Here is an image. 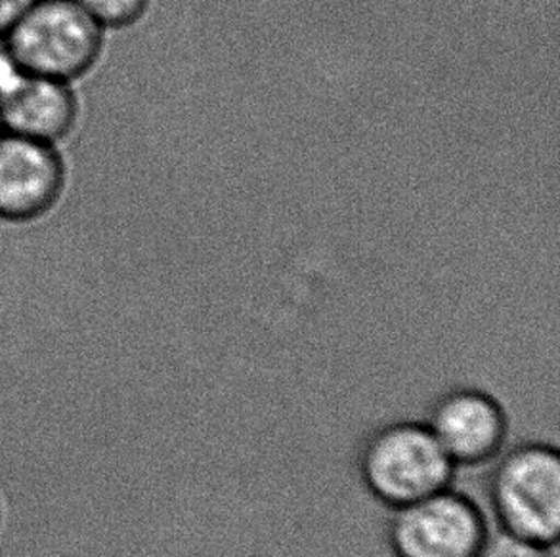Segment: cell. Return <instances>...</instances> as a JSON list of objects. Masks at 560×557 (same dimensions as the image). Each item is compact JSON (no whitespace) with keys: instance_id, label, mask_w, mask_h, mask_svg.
<instances>
[{"instance_id":"cell-1","label":"cell","mask_w":560,"mask_h":557,"mask_svg":"<svg viewBox=\"0 0 560 557\" xmlns=\"http://www.w3.org/2000/svg\"><path fill=\"white\" fill-rule=\"evenodd\" d=\"M357 466L365 490L390 510L452 487L455 474L427 422L417 420L388 422L370 431Z\"/></svg>"},{"instance_id":"cell-2","label":"cell","mask_w":560,"mask_h":557,"mask_svg":"<svg viewBox=\"0 0 560 557\" xmlns=\"http://www.w3.org/2000/svg\"><path fill=\"white\" fill-rule=\"evenodd\" d=\"M488 500L500 529L553 548L560 535L559 451L534 441L501 452Z\"/></svg>"},{"instance_id":"cell-3","label":"cell","mask_w":560,"mask_h":557,"mask_svg":"<svg viewBox=\"0 0 560 557\" xmlns=\"http://www.w3.org/2000/svg\"><path fill=\"white\" fill-rule=\"evenodd\" d=\"M104 33L75 0H35L2 43L31 75L73 83L98 63Z\"/></svg>"},{"instance_id":"cell-4","label":"cell","mask_w":560,"mask_h":557,"mask_svg":"<svg viewBox=\"0 0 560 557\" xmlns=\"http://www.w3.org/2000/svg\"><path fill=\"white\" fill-rule=\"evenodd\" d=\"M486 536L480 506L452 487L396 508L386 525L394 557H478Z\"/></svg>"},{"instance_id":"cell-5","label":"cell","mask_w":560,"mask_h":557,"mask_svg":"<svg viewBox=\"0 0 560 557\" xmlns=\"http://www.w3.org/2000/svg\"><path fill=\"white\" fill-rule=\"evenodd\" d=\"M66 181L58 145L0 134V220L25 224L43 218L60 201Z\"/></svg>"},{"instance_id":"cell-6","label":"cell","mask_w":560,"mask_h":557,"mask_svg":"<svg viewBox=\"0 0 560 557\" xmlns=\"http://www.w3.org/2000/svg\"><path fill=\"white\" fill-rule=\"evenodd\" d=\"M424 422L455 467L480 466L498 459L508 443L505 408L478 388H454L442 393Z\"/></svg>"},{"instance_id":"cell-7","label":"cell","mask_w":560,"mask_h":557,"mask_svg":"<svg viewBox=\"0 0 560 557\" xmlns=\"http://www.w3.org/2000/svg\"><path fill=\"white\" fill-rule=\"evenodd\" d=\"M77 121L79 98L73 83L27 73L0 98V125L10 134L58 145Z\"/></svg>"},{"instance_id":"cell-8","label":"cell","mask_w":560,"mask_h":557,"mask_svg":"<svg viewBox=\"0 0 560 557\" xmlns=\"http://www.w3.org/2000/svg\"><path fill=\"white\" fill-rule=\"evenodd\" d=\"M104 29H122L137 23L150 7V0H75Z\"/></svg>"},{"instance_id":"cell-9","label":"cell","mask_w":560,"mask_h":557,"mask_svg":"<svg viewBox=\"0 0 560 557\" xmlns=\"http://www.w3.org/2000/svg\"><path fill=\"white\" fill-rule=\"evenodd\" d=\"M551 550L553 548L549 546L500 529L493 535L488 533L482 548L478 552V557H551Z\"/></svg>"},{"instance_id":"cell-10","label":"cell","mask_w":560,"mask_h":557,"mask_svg":"<svg viewBox=\"0 0 560 557\" xmlns=\"http://www.w3.org/2000/svg\"><path fill=\"white\" fill-rule=\"evenodd\" d=\"M25 75L27 71L18 63L7 45L0 40V98H4Z\"/></svg>"},{"instance_id":"cell-11","label":"cell","mask_w":560,"mask_h":557,"mask_svg":"<svg viewBox=\"0 0 560 557\" xmlns=\"http://www.w3.org/2000/svg\"><path fill=\"white\" fill-rule=\"evenodd\" d=\"M35 0H0V40H4Z\"/></svg>"},{"instance_id":"cell-12","label":"cell","mask_w":560,"mask_h":557,"mask_svg":"<svg viewBox=\"0 0 560 557\" xmlns=\"http://www.w3.org/2000/svg\"><path fill=\"white\" fill-rule=\"evenodd\" d=\"M2 132H4V130H2V125H0V134H2Z\"/></svg>"}]
</instances>
